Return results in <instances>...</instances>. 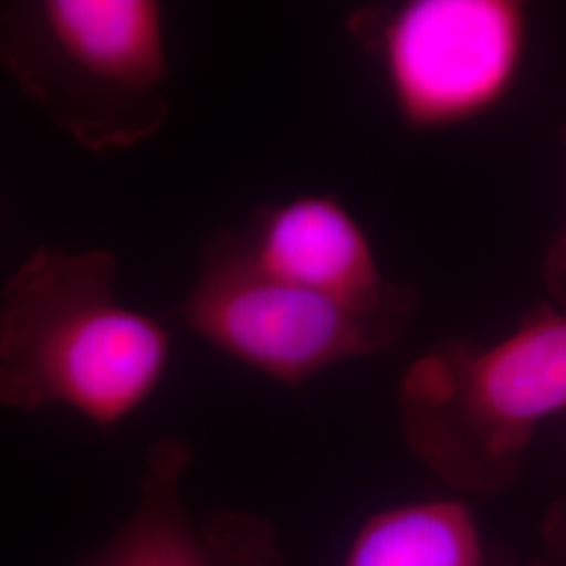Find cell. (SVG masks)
<instances>
[{"label":"cell","instance_id":"obj_3","mask_svg":"<svg viewBox=\"0 0 566 566\" xmlns=\"http://www.w3.org/2000/svg\"><path fill=\"white\" fill-rule=\"evenodd\" d=\"M0 61L46 118L91 151L126 149L168 118L163 7L18 0L0 9Z\"/></svg>","mask_w":566,"mask_h":566},{"label":"cell","instance_id":"obj_5","mask_svg":"<svg viewBox=\"0 0 566 566\" xmlns=\"http://www.w3.org/2000/svg\"><path fill=\"white\" fill-rule=\"evenodd\" d=\"M413 313L355 306L273 277L248 256L235 229L203 243L198 277L179 306L182 325L206 343L287 386L385 350Z\"/></svg>","mask_w":566,"mask_h":566},{"label":"cell","instance_id":"obj_7","mask_svg":"<svg viewBox=\"0 0 566 566\" xmlns=\"http://www.w3.org/2000/svg\"><path fill=\"white\" fill-rule=\"evenodd\" d=\"M191 447L168 437L149 449L130 518L82 566H283L275 528L261 516L196 518L182 500Z\"/></svg>","mask_w":566,"mask_h":566},{"label":"cell","instance_id":"obj_9","mask_svg":"<svg viewBox=\"0 0 566 566\" xmlns=\"http://www.w3.org/2000/svg\"><path fill=\"white\" fill-rule=\"evenodd\" d=\"M560 143L566 156V124L560 130ZM547 290L554 296V303L566 304V227L547 248L544 263Z\"/></svg>","mask_w":566,"mask_h":566},{"label":"cell","instance_id":"obj_1","mask_svg":"<svg viewBox=\"0 0 566 566\" xmlns=\"http://www.w3.org/2000/svg\"><path fill=\"white\" fill-rule=\"evenodd\" d=\"M118 261L95 248L41 245L0 296V405L36 411L63 405L112 428L163 382L170 334L120 303Z\"/></svg>","mask_w":566,"mask_h":566},{"label":"cell","instance_id":"obj_4","mask_svg":"<svg viewBox=\"0 0 566 566\" xmlns=\"http://www.w3.org/2000/svg\"><path fill=\"white\" fill-rule=\"evenodd\" d=\"M348 32L376 61L405 128L441 133L502 107L525 70L531 9L521 0L367 4Z\"/></svg>","mask_w":566,"mask_h":566},{"label":"cell","instance_id":"obj_10","mask_svg":"<svg viewBox=\"0 0 566 566\" xmlns=\"http://www.w3.org/2000/svg\"><path fill=\"white\" fill-rule=\"evenodd\" d=\"M547 563L544 566H566V497L547 516Z\"/></svg>","mask_w":566,"mask_h":566},{"label":"cell","instance_id":"obj_2","mask_svg":"<svg viewBox=\"0 0 566 566\" xmlns=\"http://www.w3.org/2000/svg\"><path fill=\"white\" fill-rule=\"evenodd\" d=\"M565 413L566 304L528 308L493 343L434 344L399 385L407 446L464 493L506 491L537 430Z\"/></svg>","mask_w":566,"mask_h":566},{"label":"cell","instance_id":"obj_6","mask_svg":"<svg viewBox=\"0 0 566 566\" xmlns=\"http://www.w3.org/2000/svg\"><path fill=\"white\" fill-rule=\"evenodd\" d=\"M264 273L364 308L416 311L418 294L382 273L364 224L332 193L261 206L240 231Z\"/></svg>","mask_w":566,"mask_h":566},{"label":"cell","instance_id":"obj_8","mask_svg":"<svg viewBox=\"0 0 566 566\" xmlns=\"http://www.w3.org/2000/svg\"><path fill=\"white\" fill-rule=\"evenodd\" d=\"M344 566H485V547L468 506L418 502L369 516Z\"/></svg>","mask_w":566,"mask_h":566}]
</instances>
